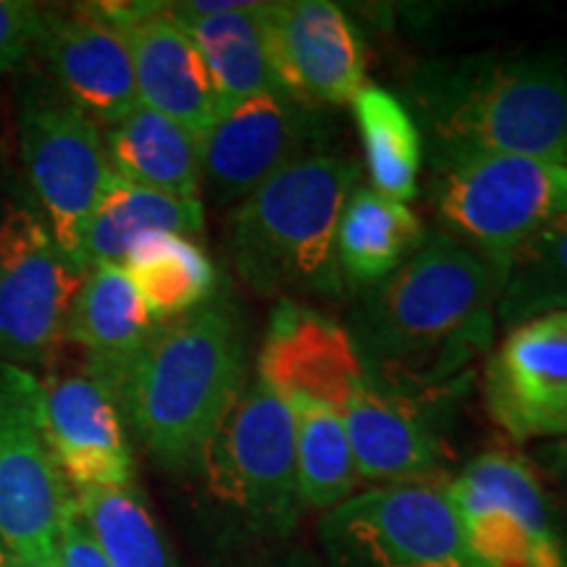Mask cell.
I'll list each match as a JSON object with an SVG mask.
<instances>
[{"mask_svg":"<svg viewBox=\"0 0 567 567\" xmlns=\"http://www.w3.org/2000/svg\"><path fill=\"white\" fill-rule=\"evenodd\" d=\"M352 113L373 189L408 205L417 195L423 161V140L413 113L400 97L373 84L360 90Z\"/></svg>","mask_w":567,"mask_h":567,"instance_id":"cell-26","label":"cell"},{"mask_svg":"<svg viewBox=\"0 0 567 567\" xmlns=\"http://www.w3.org/2000/svg\"><path fill=\"white\" fill-rule=\"evenodd\" d=\"M499 287V271L476 250L431 234L352 308L347 331L365 384L429 408L450 405L492 344Z\"/></svg>","mask_w":567,"mask_h":567,"instance_id":"cell-1","label":"cell"},{"mask_svg":"<svg viewBox=\"0 0 567 567\" xmlns=\"http://www.w3.org/2000/svg\"><path fill=\"white\" fill-rule=\"evenodd\" d=\"M321 109L281 87L226 105L200 137L203 184L218 203H243L279 168L326 151Z\"/></svg>","mask_w":567,"mask_h":567,"instance_id":"cell-12","label":"cell"},{"mask_svg":"<svg viewBox=\"0 0 567 567\" xmlns=\"http://www.w3.org/2000/svg\"><path fill=\"white\" fill-rule=\"evenodd\" d=\"M295 415L297 481L305 507L334 509L354 496L360 484L344 417L313 400H287Z\"/></svg>","mask_w":567,"mask_h":567,"instance_id":"cell-27","label":"cell"},{"mask_svg":"<svg viewBox=\"0 0 567 567\" xmlns=\"http://www.w3.org/2000/svg\"><path fill=\"white\" fill-rule=\"evenodd\" d=\"M111 172L140 187L200 200V137L174 118L137 103L116 124L105 126Z\"/></svg>","mask_w":567,"mask_h":567,"instance_id":"cell-23","label":"cell"},{"mask_svg":"<svg viewBox=\"0 0 567 567\" xmlns=\"http://www.w3.org/2000/svg\"><path fill=\"white\" fill-rule=\"evenodd\" d=\"M415 103L436 166L478 155H526L567 166V61L517 55L429 63Z\"/></svg>","mask_w":567,"mask_h":567,"instance_id":"cell-3","label":"cell"},{"mask_svg":"<svg viewBox=\"0 0 567 567\" xmlns=\"http://www.w3.org/2000/svg\"><path fill=\"white\" fill-rule=\"evenodd\" d=\"M87 271L55 243L32 205L0 210V354L17 365L51 363Z\"/></svg>","mask_w":567,"mask_h":567,"instance_id":"cell-9","label":"cell"},{"mask_svg":"<svg viewBox=\"0 0 567 567\" xmlns=\"http://www.w3.org/2000/svg\"><path fill=\"white\" fill-rule=\"evenodd\" d=\"M423 243V224L405 203L358 184L339 216V271L347 287L371 289L405 266Z\"/></svg>","mask_w":567,"mask_h":567,"instance_id":"cell-24","label":"cell"},{"mask_svg":"<svg viewBox=\"0 0 567 567\" xmlns=\"http://www.w3.org/2000/svg\"><path fill=\"white\" fill-rule=\"evenodd\" d=\"M247 386L245 334L229 297L155 326L113 389L124 421L172 471L203 467L205 452Z\"/></svg>","mask_w":567,"mask_h":567,"instance_id":"cell-2","label":"cell"},{"mask_svg":"<svg viewBox=\"0 0 567 567\" xmlns=\"http://www.w3.org/2000/svg\"><path fill=\"white\" fill-rule=\"evenodd\" d=\"M484 392L513 439L567 436V313L513 326L488 358Z\"/></svg>","mask_w":567,"mask_h":567,"instance_id":"cell-16","label":"cell"},{"mask_svg":"<svg viewBox=\"0 0 567 567\" xmlns=\"http://www.w3.org/2000/svg\"><path fill=\"white\" fill-rule=\"evenodd\" d=\"M264 32L276 82L297 101L352 105L365 87L363 40L329 0L264 3Z\"/></svg>","mask_w":567,"mask_h":567,"instance_id":"cell-14","label":"cell"},{"mask_svg":"<svg viewBox=\"0 0 567 567\" xmlns=\"http://www.w3.org/2000/svg\"><path fill=\"white\" fill-rule=\"evenodd\" d=\"M11 567H59V563H55V555H48L38 559H24V563H11Z\"/></svg>","mask_w":567,"mask_h":567,"instance_id":"cell-32","label":"cell"},{"mask_svg":"<svg viewBox=\"0 0 567 567\" xmlns=\"http://www.w3.org/2000/svg\"><path fill=\"white\" fill-rule=\"evenodd\" d=\"M446 494L478 567H567L547 496L526 460L486 452Z\"/></svg>","mask_w":567,"mask_h":567,"instance_id":"cell-10","label":"cell"},{"mask_svg":"<svg viewBox=\"0 0 567 567\" xmlns=\"http://www.w3.org/2000/svg\"><path fill=\"white\" fill-rule=\"evenodd\" d=\"M439 408L363 386L342 410L360 481L402 484L425 481L444 457L434 429Z\"/></svg>","mask_w":567,"mask_h":567,"instance_id":"cell-19","label":"cell"},{"mask_svg":"<svg viewBox=\"0 0 567 567\" xmlns=\"http://www.w3.org/2000/svg\"><path fill=\"white\" fill-rule=\"evenodd\" d=\"M158 321L122 266H101L87 271L66 321V342L84 352V365L105 386L116 389L118 381Z\"/></svg>","mask_w":567,"mask_h":567,"instance_id":"cell-20","label":"cell"},{"mask_svg":"<svg viewBox=\"0 0 567 567\" xmlns=\"http://www.w3.org/2000/svg\"><path fill=\"white\" fill-rule=\"evenodd\" d=\"M205 59L224 109L276 90L264 32V3H168Z\"/></svg>","mask_w":567,"mask_h":567,"instance_id":"cell-21","label":"cell"},{"mask_svg":"<svg viewBox=\"0 0 567 567\" xmlns=\"http://www.w3.org/2000/svg\"><path fill=\"white\" fill-rule=\"evenodd\" d=\"M38 53L55 90L103 130L140 103L130 45L97 3L42 9Z\"/></svg>","mask_w":567,"mask_h":567,"instance_id":"cell-17","label":"cell"},{"mask_svg":"<svg viewBox=\"0 0 567 567\" xmlns=\"http://www.w3.org/2000/svg\"><path fill=\"white\" fill-rule=\"evenodd\" d=\"M42 9L27 0H0V74H11L38 53Z\"/></svg>","mask_w":567,"mask_h":567,"instance_id":"cell-30","label":"cell"},{"mask_svg":"<svg viewBox=\"0 0 567 567\" xmlns=\"http://www.w3.org/2000/svg\"><path fill=\"white\" fill-rule=\"evenodd\" d=\"M203 200L140 187L111 172L95 210L84 226L80 266L84 271L101 266H124L126 255L153 234H203Z\"/></svg>","mask_w":567,"mask_h":567,"instance_id":"cell-22","label":"cell"},{"mask_svg":"<svg viewBox=\"0 0 567 567\" xmlns=\"http://www.w3.org/2000/svg\"><path fill=\"white\" fill-rule=\"evenodd\" d=\"M434 205L455 237L502 276L530 234L567 216L565 163L526 155H478L436 166Z\"/></svg>","mask_w":567,"mask_h":567,"instance_id":"cell-5","label":"cell"},{"mask_svg":"<svg viewBox=\"0 0 567 567\" xmlns=\"http://www.w3.org/2000/svg\"><path fill=\"white\" fill-rule=\"evenodd\" d=\"M19 147L34 210L80 264L84 226L111 176L103 126L55 87H40L21 101Z\"/></svg>","mask_w":567,"mask_h":567,"instance_id":"cell-8","label":"cell"},{"mask_svg":"<svg viewBox=\"0 0 567 567\" xmlns=\"http://www.w3.org/2000/svg\"><path fill=\"white\" fill-rule=\"evenodd\" d=\"M30 394L40 431L74 492L134 484V457L124 415L111 389L80 371H30Z\"/></svg>","mask_w":567,"mask_h":567,"instance_id":"cell-13","label":"cell"},{"mask_svg":"<svg viewBox=\"0 0 567 567\" xmlns=\"http://www.w3.org/2000/svg\"><path fill=\"white\" fill-rule=\"evenodd\" d=\"M358 176V163L329 147L268 176L234 208L226 229L239 279L252 292L279 300L344 297L337 229Z\"/></svg>","mask_w":567,"mask_h":567,"instance_id":"cell-4","label":"cell"},{"mask_svg":"<svg viewBox=\"0 0 567 567\" xmlns=\"http://www.w3.org/2000/svg\"><path fill=\"white\" fill-rule=\"evenodd\" d=\"M76 507L111 567H176L137 486L74 492Z\"/></svg>","mask_w":567,"mask_h":567,"instance_id":"cell-29","label":"cell"},{"mask_svg":"<svg viewBox=\"0 0 567 567\" xmlns=\"http://www.w3.org/2000/svg\"><path fill=\"white\" fill-rule=\"evenodd\" d=\"M97 9L130 45L140 103L203 137L224 103L195 40L168 3H97Z\"/></svg>","mask_w":567,"mask_h":567,"instance_id":"cell-15","label":"cell"},{"mask_svg":"<svg viewBox=\"0 0 567 567\" xmlns=\"http://www.w3.org/2000/svg\"><path fill=\"white\" fill-rule=\"evenodd\" d=\"M549 313H567V216L530 234L502 268L496 316L507 329Z\"/></svg>","mask_w":567,"mask_h":567,"instance_id":"cell-28","label":"cell"},{"mask_svg":"<svg viewBox=\"0 0 567 567\" xmlns=\"http://www.w3.org/2000/svg\"><path fill=\"white\" fill-rule=\"evenodd\" d=\"M74 507L42 436L30 394V371L0 368V547L11 563L55 555V538Z\"/></svg>","mask_w":567,"mask_h":567,"instance_id":"cell-11","label":"cell"},{"mask_svg":"<svg viewBox=\"0 0 567 567\" xmlns=\"http://www.w3.org/2000/svg\"><path fill=\"white\" fill-rule=\"evenodd\" d=\"M124 271L158 323L200 308L216 295V266L193 237L153 234L126 255Z\"/></svg>","mask_w":567,"mask_h":567,"instance_id":"cell-25","label":"cell"},{"mask_svg":"<svg viewBox=\"0 0 567 567\" xmlns=\"http://www.w3.org/2000/svg\"><path fill=\"white\" fill-rule=\"evenodd\" d=\"M55 563H59V567H111L103 549L97 547L87 520L76 507V499L74 507L69 509L66 520H63L59 538H55Z\"/></svg>","mask_w":567,"mask_h":567,"instance_id":"cell-31","label":"cell"},{"mask_svg":"<svg viewBox=\"0 0 567 567\" xmlns=\"http://www.w3.org/2000/svg\"><path fill=\"white\" fill-rule=\"evenodd\" d=\"M0 567H11V557L6 555L3 547H0Z\"/></svg>","mask_w":567,"mask_h":567,"instance_id":"cell-33","label":"cell"},{"mask_svg":"<svg viewBox=\"0 0 567 567\" xmlns=\"http://www.w3.org/2000/svg\"><path fill=\"white\" fill-rule=\"evenodd\" d=\"M321 542L334 567H478L446 486L402 481L329 509Z\"/></svg>","mask_w":567,"mask_h":567,"instance_id":"cell-6","label":"cell"},{"mask_svg":"<svg viewBox=\"0 0 567 567\" xmlns=\"http://www.w3.org/2000/svg\"><path fill=\"white\" fill-rule=\"evenodd\" d=\"M258 379L284 400H313L342 413L365 386L352 334L334 318L297 300H279L258 354Z\"/></svg>","mask_w":567,"mask_h":567,"instance_id":"cell-18","label":"cell"},{"mask_svg":"<svg viewBox=\"0 0 567 567\" xmlns=\"http://www.w3.org/2000/svg\"><path fill=\"white\" fill-rule=\"evenodd\" d=\"M210 492L255 526L287 534L302 513L295 415L289 402L255 379L234 402L205 452Z\"/></svg>","mask_w":567,"mask_h":567,"instance_id":"cell-7","label":"cell"}]
</instances>
